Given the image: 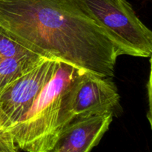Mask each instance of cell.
I'll list each match as a JSON object with an SVG mask.
<instances>
[{"label":"cell","mask_w":152,"mask_h":152,"mask_svg":"<svg viewBox=\"0 0 152 152\" xmlns=\"http://www.w3.org/2000/svg\"><path fill=\"white\" fill-rule=\"evenodd\" d=\"M0 30L43 57L114 74L118 49L81 0H0Z\"/></svg>","instance_id":"1"},{"label":"cell","mask_w":152,"mask_h":152,"mask_svg":"<svg viewBox=\"0 0 152 152\" xmlns=\"http://www.w3.org/2000/svg\"><path fill=\"white\" fill-rule=\"evenodd\" d=\"M82 70L58 62L53 77L36 99L29 111L9 129L18 149L26 152H50L59 134V120L64 93Z\"/></svg>","instance_id":"2"},{"label":"cell","mask_w":152,"mask_h":152,"mask_svg":"<svg viewBox=\"0 0 152 152\" xmlns=\"http://www.w3.org/2000/svg\"><path fill=\"white\" fill-rule=\"evenodd\" d=\"M95 21L105 30L119 54L149 57L152 32L137 16L127 0H81Z\"/></svg>","instance_id":"3"},{"label":"cell","mask_w":152,"mask_h":152,"mask_svg":"<svg viewBox=\"0 0 152 152\" xmlns=\"http://www.w3.org/2000/svg\"><path fill=\"white\" fill-rule=\"evenodd\" d=\"M120 101L111 77L82 71L64 93L59 114L60 133L71 122L83 117L113 112Z\"/></svg>","instance_id":"4"},{"label":"cell","mask_w":152,"mask_h":152,"mask_svg":"<svg viewBox=\"0 0 152 152\" xmlns=\"http://www.w3.org/2000/svg\"><path fill=\"white\" fill-rule=\"evenodd\" d=\"M59 61L43 58L36 66L0 92V111L10 128L29 111L42 91L53 77Z\"/></svg>","instance_id":"5"},{"label":"cell","mask_w":152,"mask_h":152,"mask_svg":"<svg viewBox=\"0 0 152 152\" xmlns=\"http://www.w3.org/2000/svg\"><path fill=\"white\" fill-rule=\"evenodd\" d=\"M113 120V112L77 119L62 129L50 152H91Z\"/></svg>","instance_id":"6"},{"label":"cell","mask_w":152,"mask_h":152,"mask_svg":"<svg viewBox=\"0 0 152 152\" xmlns=\"http://www.w3.org/2000/svg\"><path fill=\"white\" fill-rule=\"evenodd\" d=\"M43 58L39 54L0 59V92L19 77L37 65Z\"/></svg>","instance_id":"7"},{"label":"cell","mask_w":152,"mask_h":152,"mask_svg":"<svg viewBox=\"0 0 152 152\" xmlns=\"http://www.w3.org/2000/svg\"><path fill=\"white\" fill-rule=\"evenodd\" d=\"M38 54L0 30V59Z\"/></svg>","instance_id":"8"},{"label":"cell","mask_w":152,"mask_h":152,"mask_svg":"<svg viewBox=\"0 0 152 152\" xmlns=\"http://www.w3.org/2000/svg\"><path fill=\"white\" fill-rule=\"evenodd\" d=\"M9 129L10 125L0 111V152H19Z\"/></svg>","instance_id":"9"}]
</instances>
